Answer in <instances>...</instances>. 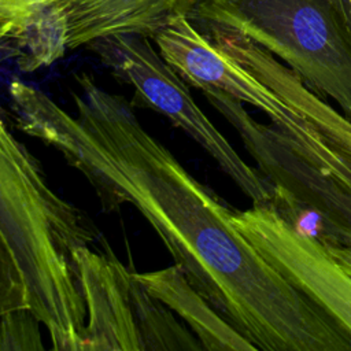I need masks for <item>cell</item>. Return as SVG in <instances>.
<instances>
[{
  "mask_svg": "<svg viewBox=\"0 0 351 351\" xmlns=\"http://www.w3.org/2000/svg\"><path fill=\"white\" fill-rule=\"evenodd\" d=\"M75 114L37 88L8 85L16 126L58 149L106 211L133 204L191 284L256 350L324 351L336 322L233 225L230 210L140 123L130 101L77 77Z\"/></svg>",
  "mask_w": 351,
  "mask_h": 351,
  "instance_id": "obj_1",
  "label": "cell"
},
{
  "mask_svg": "<svg viewBox=\"0 0 351 351\" xmlns=\"http://www.w3.org/2000/svg\"><path fill=\"white\" fill-rule=\"evenodd\" d=\"M96 236L85 214L49 188L37 159L0 117V239L23 307L45 326L53 350L84 351L86 307L74 254Z\"/></svg>",
  "mask_w": 351,
  "mask_h": 351,
  "instance_id": "obj_2",
  "label": "cell"
},
{
  "mask_svg": "<svg viewBox=\"0 0 351 351\" xmlns=\"http://www.w3.org/2000/svg\"><path fill=\"white\" fill-rule=\"evenodd\" d=\"M200 30L239 33L269 51L351 119V14L347 0H193Z\"/></svg>",
  "mask_w": 351,
  "mask_h": 351,
  "instance_id": "obj_3",
  "label": "cell"
},
{
  "mask_svg": "<svg viewBox=\"0 0 351 351\" xmlns=\"http://www.w3.org/2000/svg\"><path fill=\"white\" fill-rule=\"evenodd\" d=\"M114 77L133 88L132 107L149 108L186 132L218 163L252 204L277 206L276 191L248 165L193 100L188 84L140 34H112L86 45Z\"/></svg>",
  "mask_w": 351,
  "mask_h": 351,
  "instance_id": "obj_4",
  "label": "cell"
},
{
  "mask_svg": "<svg viewBox=\"0 0 351 351\" xmlns=\"http://www.w3.org/2000/svg\"><path fill=\"white\" fill-rule=\"evenodd\" d=\"M86 307L84 351H191L199 340L115 256L88 245L74 254Z\"/></svg>",
  "mask_w": 351,
  "mask_h": 351,
  "instance_id": "obj_5",
  "label": "cell"
},
{
  "mask_svg": "<svg viewBox=\"0 0 351 351\" xmlns=\"http://www.w3.org/2000/svg\"><path fill=\"white\" fill-rule=\"evenodd\" d=\"M234 128L256 169L276 191L277 206L302 207L319 221L325 241L351 247V195L329 174L300 156L269 122L255 119L225 92H203Z\"/></svg>",
  "mask_w": 351,
  "mask_h": 351,
  "instance_id": "obj_6",
  "label": "cell"
},
{
  "mask_svg": "<svg viewBox=\"0 0 351 351\" xmlns=\"http://www.w3.org/2000/svg\"><path fill=\"white\" fill-rule=\"evenodd\" d=\"M232 222L291 284L351 336V274L324 240L302 232L271 204L234 210Z\"/></svg>",
  "mask_w": 351,
  "mask_h": 351,
  "instance_id": "obj_7",
  "label": "cell"
},
{
  "mask_svg": "<svg viewBox=\"0 0 351 351\" xmlns=\"http://www.w3.org/2000/svg\"><path fill=\"white\" fill-rule=\"evenodd\" d=\"M165 62L188 84L202 92L215 89L250 104L266 117L280 97L233 58L219 49L191 19L178 14L152 37Z\"/></svg>",
  "mask_w": 351,
  "mask_h": 351,
  "instance_id": "obj_8",
  "label": "cell"
},
{
  "mask_svg": "<svg viewBox=\"0 0 351 351\" xmlns=\"http://www.w3.org/2000/svg\"><path fill=\"white\" fill-rule=\"evenodd\" d=\"M67 26V49L112 36L152 37L170 18L188 15L193 0H55Z\"/></svg>",
  "mask_w": 351,
  "mask_h": 351,
  "instance_id": "obj_9",
  "label": "cell"
},
{
  "mask_svg": "<svg viewBox=\"0 0 351 351\" xmlns=\"http://www.w3.org/2000/svg\"><path fill=\"white\" fill-rule=\"evenodd\" d=\"M140 282L167 308L189 326L203 350L252 351L256 350L211 303L191 284L185 269L174 263L169 267L136 273Z\"/></svg>",
  "mask_w": 351,
  "mask_h": 351,
  "instance_id": "obj_10",
  "label": "cell"
},
{
  "mask_svg": "<svg viewBox=\"0 0 351 351\" xmlns=\"http://www.w3.org/2000/svg\"><path fill=\"white\" fill-rule=\"evenodd\" d=\"M269 121L280 132L289 147H292L300 156L329 174L351 195L350 155L326 141L298 110L291 107L284 100L278 112Z\"/></svg>",
  "mask_w": 351,
  "mask_h": 351,
  "instance_id": "obj_11",
  "label": "cell"
},
{
  "mask_svg": "<svg viewBox=\"0 0 351 351\" xmlns=\"http://www.w3.org/2000/svg\"><path fill=\"white\" fill-rule=\"evenodd\" d=\"M66 19L55 0L41 5L14 36L19 67L33 71L49 66L67 51Z\"/></svg>",
  "mask_w": 351,
  "mask_h": 351,
  "instance_id": "obj_12",
  "label": "cell"
},
{
  "mask_svg": "<svg viewBox=\"0 0 351 351\" xmlns=\"http://www.w3.org/2000/svg\"><path fill=\"white\" fill-rule=\"evenodd\" d=\"M38 322L34 317H8L0 322V350H18V343L21 350H43L40 341V332L34 326Z\"/></svg>",
  "mask_w": 351,
  "mask_h": 351,
  "instance_id": "obj_13",
  "label": "cell"
},
{
  "mask_svg": "<svg viewBox=\"0 0 351 351\" xmlns=\"http://www.w3.org/2000/svg\"><path fill=\"white\" fill-rule=\"evenodd\" d=\"M51 0H0V33L12 37L41 5Z\"/></svg>",
  "mask_w": 351,
  "mask_h": 351,
  "instance_id": "obj_14",
  "label": "cell"
},
{
  "mask_svg": "<svg viewBox=\"0 0 351 351\" xmlns=\"http://www.w3.org/2000/svg\"><path fill=\"white\" fill-rule=\"evenodd\" d=\"M325 241V240H324ZM328 250L330 251V254L340 262V265L351 274V247H346V245H339V244H333L329 241H325Z\"/></svg>",
  "mask_w": 351,
  "mask_h": 351,
  "instance_id": "obj_15",
  "label": "cell"
},
{
  "mask_svg": "<svg viewBox=\"0 0 351 351\" xmlns=\"http://www.w3.org/2000/svg\"><path fill=\"white\" fill-rule=\"evenodd\" d=\"M348 1V5H350V14H351V0H347Z\"/></svg>",
  "mask_w": 351,
  "mask_h": 351,
  "instance_id": "obj_16",
  "label": "cell"
}]
</instances>
